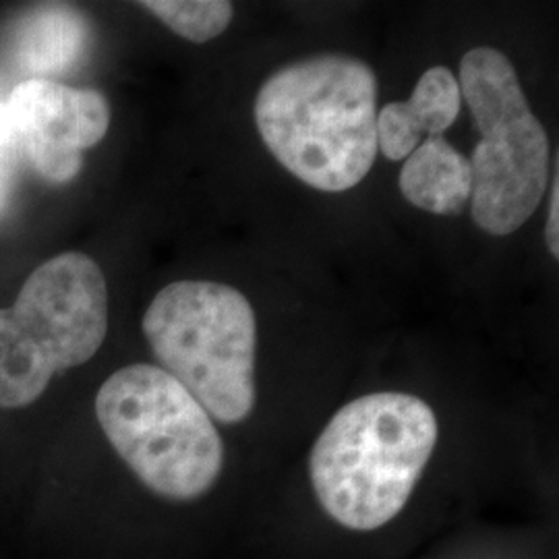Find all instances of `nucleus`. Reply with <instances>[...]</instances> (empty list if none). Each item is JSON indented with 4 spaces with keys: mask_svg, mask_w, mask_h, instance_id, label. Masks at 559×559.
<instances>
[{
    "mask_svg": "<svg viewBox=\"0 0 559 559\" xmlns=\"http://www.w3.org/2000/svg\"><path fill=\"white\" fill-rule=\"evenodd\" d=\"M267 152L305 185L342 193L378 156V80L359 59L325 55L270 75L255 100Z\"/></svg>",
    "mask_w": 559,
    "mask_h": 559,
    "instance_id": "obj_1",
    "label": "nucleus"
},
{
    "mask_svg": "<svg viewBox=\"0 0 559 559\" xmlns=\"http://www.w3.org/2000/svg\"><path fill=\"white\" fill-rule=\"evenodd\" d=\"M438 436V417L419 396L373 392L348 402L309 456L323 512L357 533L390 524L411 500Z\"/></svg>",
    "mask_w": 559,
    "mask_h": 559,
    "instance_id": "obj_2",
    "label": "nucleus"
},
{
    "mask_svg": "<svg viewBox=\"0 0 559 559\" xmlns=\"http://www.w3.org/2000/svg\"><path fill=\"white\" fill-rule=\"evenodd\" d=\"M96 417L131 473L164 500H200L221 479L224 443L214 420L162 367L115 371L98 390Z\"/></svg>",
    "mask_w": 559,
    "mask_h": 559,
    "instance_id": "obj_3",
    "label": "nucleus"
},
{
    "mask_svg": "<svg viewBox=\"0 0 559 559\" xmlns=\"http://www.w3.org/2000/svg\"><path fill=\"white\" fill-rule=\"evenodd\" d=\"M141 325L162 369L212 419L235 425L251 415L258 325L240 290L207 280L173 282L150 302Z\"/></svg>",
    "mask_w": 559,
    "mask_h": 559,
    "instance_id": "obj_4",
    "label": "nucleus"
},
{
    "mask_svg": "<svg viewBox=\"0 0 559 559\" xmlns=\"http://www.w3.org/2000/svg\"><path fill=\"white\" fill-rule=\"evenodd\" d=\"M108 332L100 265L69 251L38 265L0 309V408H25L52 378L94 359Z\"/></svg>",
    "mask_w": 559,
    "mask_h": 559,
    "instance_id": "obj_5",
    "label": "nucleus"
},
{
    "mask_svg": "<svg viewBox=\"0 0 559 559\" xmlns=\"http://www.w3.org/2000/svg\"><path fill=\"white\" fill-rule=\"evenodd\" d=\"M459 85L480 135L468 158L471 214L480 230L508 237L535 214L549 187V138L514 64L500 50H468L460 62Z\"/></svg>",
    "mask_w": 559,
    "mask_h": 559,
    "instance_id": "obj_6",
    "label": "nucleus"
},
{
    "mask_svg": "<svg viewBox=\"0 0 559 559\" xmlns=\"http://www.w3.org/2000/svg\"><path fill=\"white\" fill-rule=\"evenodd\" d=\"M4 110L17 150L55 185L80 175L83 152L98 145L110 127V104L98 90L40 78L21 81Z\"/></svg>",
    "mask_w": 559,
    "mask_h": 559,
    "instance_id": "obj_7",
    "label": "nucleus"
},
{
    "mask_svg": "<svg viewBox=\"0 0 559 559\" xmlns=\"http://www.w3.org/2000/svg\"><path fill=\"white\" fill-rule=\"evenodd\" d=\"M462 108L459 78L445 67L427 69L406 102L378 110V150L388 160H406L420 143L441 138Z\"/></svg>",
    "mask_w": 559,
    "mask_h": 559,
    "instance_id": "obj_8",
    "label": "nucleus"
},
{
    "mask_svg": "<svg viewBox=\"0 0 559 559\" xmlns=\"http://www.w3.org/2000/svg\"><path fill=\"white\" fill-rule=\"evenodd\" d=\"M399 185L404 200L423 212L459 216L471 201V164L452 143L429 138L404 160Z\"/></svg>",
    "mask_w": 559,
    "mask_h": 559,
    "instance_id": "obj_9",
    "label": "nucleus"
},
{
    "mask_svg": "<svg viewBox=\"0 0 559 559\" xmlns=\"http://www.w3.org/2000/svg\"><path fill=\"white\" fill-rule=\"evenodd\" d=\"M90 23L67 4H44L25 15L15 32V57L34 75L62 73L87 50Z\"/></svg>",
    "mask_w": 559,
    "mask_h": 559,
    "instance_id": "obj_10",
    "label": "nucleus"
},
{
    "mask_svg": "<svg viewBox=\"0 0 559 559\" xmlns=\"http://www.w3.org/2000/svg\"><path fill=\"white\" fill-rule=\"evenodd\" d=\"M141 7L177 36L195 44L218 38L235 17V7L226 0H150Z\"/></svg>",
    "mask_w": 559,
    "mask_h": 559,
    "instance_id": "obj_11",
    "label": "nucleus"
},
{
    "mask_svg": "<svg viewBox=\"0 0 559 559\" xmlns=\"http://www.w3.org/2000/svg\"><path fill=\"white\" fill-rule=\"evenodd\" d=\"M17 154H20V150H17V143L13 140L11 124L7 119V110L0 104V207H2L4 198L9 193V185L13 179V166H15Z\"/></svg>",
    "mask_w": 559,
    "mask_h": 559,
    "instance_id": "obj_12",
    "label": "nucleus"
},
{
    "mask_svg": "<svg viewBox=\"0 0 559 559\" xmlns=\"http://www.w3.org/2000/svg\"><path fill=\"white\" fill-rule=\"evenodd\" d=\"M558 207H559V177L556 175L551 180V198H549V212H547V228H545V240H547V249L554 258L559 255V226H558Z\"/></svg>",
    "mask_w": 559,
    "mask_h": 559,
    "instance_id": "obj_13",
    "label": "nucleus"
}]
</instances>
